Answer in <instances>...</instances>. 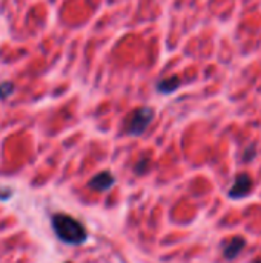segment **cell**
<instances>
[{"label":"cell","instance_id":"1","mask_svg":"<svg viewBox=\"0 0 261 263\" xmlns=\"http://www.w3.org/2000/svg\"><path fill=\"white\" fill-rule=\"evenodd\" d=\"M52 227L58 239L69 245H80L88 237L85 227L68 214H55L52 217Z\"/></svg>","mask_w":261,"mask_h":263},{"label":"cell","instance_id":"6","mask_svg":"<svg viewBox=\"0 0 261 263\" xmlns=\"http://www.w3.org/2000/svg\"><path fill=\"white\" fill-rule=\"evenodd\" d=\"M180 86H182V80H180V77H177V76H171V77L162 79V80H158L157 85H155L157 91H158L160 94H165V96L175 92Z\"/></svg>","mask_w":261,"mask_h":263},{"label":"cell","instance_id":"4","mask_svg":"<svg viewBox=\"0 0 261 263\" xmlns=\"http://www.w3.org/2000/svg\"><path fill=\"white\" fill-rule=\"evenodd\" d=\"M114 183H115L114 176H112L109 171H103V173L95 174V176L91 179V182H89L88 185H89L91 190H95V191H106V190H109Z\"/></svg>","mask_w":261,"mask_h":263},{"label":"cell","instance_id":"9","mask_svg":"<svg viewBox=\"0 0 261 263\" xmlns=\"http://www.w3.org/2000/svg\"><path fill=\"white\" fill-rule=\"evenodd\" d=\"M148 165H149V159H142L138 163H137V166H135V173H138V174H142V173H145L146 170H148Z\"/></svg>","mask_w":261,"mask_h":263},{"label":"cell","instance_id":"3","mask_svg":"<svg viewBox=\"0 0 261 263\" xmlns=\"http://www.w3.org/2000/svg\"><path fill=\"white\" fill-rule=\"evenodd\" d=\"M252 186H254L252 177L248 173H240L235 176L232 186L228 190V197H231L232 200L245 199L252 193Z\"/></svg>","mask_w":261,"mask_h":263},{"label":"cell","instance_id":"5","mask_svg":"<svg viewBox=\"0 0 261 263\" xmlns=\"http://www.w3.org/2000/svg\"><path fill=\"white\" fill-rule=\"evenodd\" d=\"M245 247H246V240L243 237H234V239H231L223 247V256H225V259L226 260H235L240 256V253L245 250Z\"/></svg>","mask_w":261,"mask_h":263},{"label":"cell","instance_id":"10","mask_svg":"<svg viewBox=\"0 0 261 263\" xmlns=\"http://www.w3.org/2000/svg\"><path fill=\"white\" fill-rule=\"evenodd\" d=\"M251 263H261V259H255V260H252Z\"/></svg>","mask_w":261,"mask_h":263},{"label":"cell","instance_id":"8","mask_svg":"<svg viewBox=\"0 0 261 263\" xmlns=\"http://www.w3.org/2000/svg\"><path fill=\"white\" fill-rule=\"evenodd\" d=\"M255 156H257V146H255V145H249V146L243 151L242 160H243L245 163H249V162H252V160L255 159Z\"/></svg>","mask_w":261,"mask_h":263},{"label":"cell","instance_id":"2","mask_svg":"<svg viewBox=\"0 0 261 263\" xmlns=\"http://www.w3.org/2000/svg\"><path fill=\"white\" fill-rule=\"evenodd\" d=\"M154 117H155V112L152 108H149V106L137 108L132 112V116L129 117L125 133L129 136H142L148 129V126L151 125Z\"/></svg>","mask_w":261,"mask_h":263},{"label":"cell","instance_id":"7","mask_svg":"<svg viewBox=\"0 0 261 263\" xmlns=\"http://www.w3.org/2000/svg\"><path fill=\"white\" fill-rule=\"evenodd\" d=\"M15 86L12 82H2L0 83V100H6L12 92H14Z\"/></svg>","mask_w":261,"mask_h":263}]
</instances>
